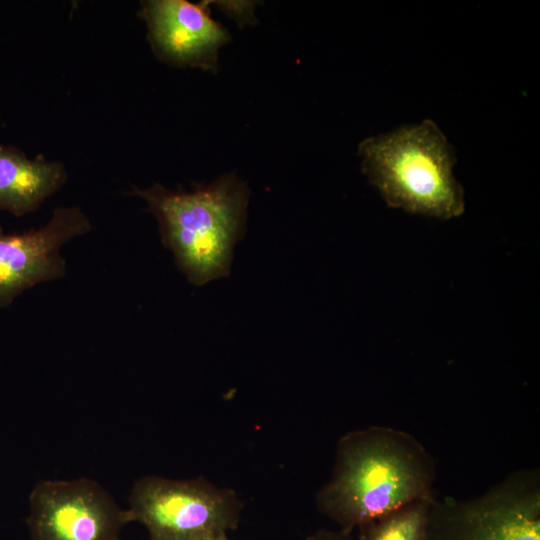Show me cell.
<instances>
[{
	"mask_svg": "<svg viewBox=\"0 0 540 540\" xmlns=\"http://www.w3.org/2000/svg\"><path fill=\"white\" fill-rule=\"evenodd\" d=\"M214 540H230V539L228 538L227 535H223V536H221V537H219V538H216V539H214Z\"/></svg>",
	"mask_w": 540,
	"mask_h": 540,
	"instance_id": "obj_13",
	"label": "cell"
},
{
	"mask_svg": "<svg viewBox=\"0 0 540 540\" xmlns=\"http://www.w3.org/2000/svg\"><path fill=\"white\" fill-rule=\"evenodd\" d=\"M435 481V461L415 436L371 425L339 439L331 477L315 502L339 528L353 531L411 502L436 498Z\"/></svg>",
	"mask_w": 540,
	"mask_h": 540,
	"instance_id": "obj_1",
	"label": "cell"
},
{
	"mask_svg": "<svg viewBox=\"0 0 540 540\" xmlns=\"http://www.w3.org/2000/svg\"><path fill=\"white\" fill-rule=\"evenodd\" d=\"M208 5L186 0L142 2L139 14L159 59L178 67L216 70L218 52L230 41V35L211 18Z\"/></svg>",
	"mask_w": 540,
	"mask_h": 540,
	"instance_id": "obj_8",
	"label": "cell"
},
{
	"mask_svg": "<svg viewBox=\"0 0 540 540\" xmlns=\"http://www.w3.org/2000/svg\"><path fill=\"white\" fill-rule=\"evenodd\" d=\"M155 216L161 240L194 286L229 274L233 249L246 221L249 190L235 174H226L191 191L155 183L133 188Z\"/></svg>",
	"mask_w": 540,
	"mask_h": 540,
	"instance_id": "obj_2",
	"label": "cell"
},
{
	"mask_svg": "<svg viewBox=\"0 0 540 540\" xmlns=\"http://www.w3.org/2000/svg\"><path fill=\"white\" fill-rule=\"evenodd\" d=\"M243 507L234 490L204 477L148 475L133 484L126 513L146 528L149 540H214L238 527Z\"/></svg>",
	"mask_w": 540,
	"mask_h": 540,
	"instance_id": "obj_4",
	"label": "cell"
},
{
	"mask_svg": "<svg viewBox=\"0 0 540 540\" xmlns=\"http://www.w3.org/2000/svg\"><path fill=\"white\" fill-rule=\"evenodd\" d=\"M221 8L223 7L225 10V13H227L229 16L234 18L237 22L243 21L245 23L253 22L254 16V5L253 2H243V3H236L233 4L232 2H228V4H225L224 2H221L219 4Z\"/></svg>",
	"mask_w": 540,
	"mask_h": 540,
	"instance_id": "obj_11",
	"label": "cell"
},
{
	"mask_svg": "<svg viewBox=\"0 0 540 540\" xmlns=\"http://www.w3.org/2000/svg\"><path fill=\"white\" fill-rule=\"evenodd\" d=\"M31 540H120L126 509L95 480H42L29 496Z\"/></svg>",
	"mask_w": 540,
	"mask_h": 540,
	"instance_id": "obj_6",
	"label": "cell"
},
{
	"mask_svg": "<svg viewBox=\"0 0 540 540\" xmlns=\"http://www.w3.org/2000/svg\"><path fill=\"white\" fill-rule=\"evenodd\" d=\"M423 540H540V470L513 471L470 499L435 498Z\"/></svg>",
	"mask_w": 540,
	"mask_h": 540,
	"instance_id": "obj_5",
	"label": "cell"
},
{
	"mask_svg": "<svg viewBox=\"0 0 540 540\" xmlns=\"http://www.w3.org/2000/svg\"><path fill=\"white\" fill-rule=\"evenodd\" d=\"M434 499L411 502L359 525L358 540H423L428 509Z\"/></svg>",
	"mask_w": 540,
	"mask_h": 540,
	"instance_id": "obj_10",
	"label": "cell"
},
{
	"mask_svg": "<svg viewBox=\"0 0 540 540\" xmlns=\"http://www.w3.org/2000/svg\"><path fill=\"white\" fill-rule=\"evenodd\" d=\"M358 151L363 173L389 207L444 220L464 212L454 149L434 121L368 137Z\"/></svg>",
	"mask_w": 540,
	"mask_h": 540,
	"instance_id": "obj_3",
	"label": "cell"
},
{
	"mask_svg": "<svg viewBox=\"0 0 540 540\" xmlns=\"http://www.w3.org/2000/svg\"><path fill=\"white\" fill-rule=\"evenodd\" d=\"M306 540H353V531L338 528L337 530L321 529Z\"/></svg>",
	"mask_w": 540,
	"mask_h": 540,
	"instance_id": "obj_12",
	"label": "cell"
},
{
	"mask_svg": "<svg viewBox=\"0 0 540 540\" xmlns=\"http://www.w3.org/2000/svg\"><path fill=\"white\" fill-rule=\"evenodd\" d=\"M92 229L79 207H59L49 222L20 234H5L0 227V307L34 285L65 275L60 249L67 241Z\"/></svg>",
	"mask_w": 540,
	"mask_h": 540,
	"instance_id": "obj_7",
	"label": "cell"
},
{
	"mask_svg": "<svg viewBox=\"0 0 540 540\" xmlns=\"http://www.w3.org/2000/svg\"><path fill=\"white\" fill-rule=\"evenodd\" d=\"M66 178L62 163L42 156L29 159L20 150L0 144V211L15 216L33 212Z\"/></svg>",
	"mask_w": 540,
	"mask_h": 540,
	"instance_id": "obj_9",
	"label": "cell"
}]
</instances>
